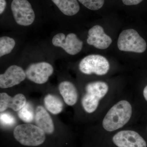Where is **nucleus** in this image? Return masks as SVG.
I'll return each mask as SVG.
<instances>
[{
  "mask_svg": "<svg viewBox=\"0 0 147 147\" xmlns=\"http://www.w3.org/2000/svg\"><path fill=\"white\" fill-rule=\"evenodd\" d=\"M10 140L11 147H57L43 130L31 123L16 125Z\"/></svg>",
  "mask_w": 147,
  "mask_h": 147,
  "instance_id": "f257e3e1",
  "label": "nucleus"
},
{
  "mask_svg": "<svg viewBox=\"0 0 147 147\" xmlns=\"http://www.w3.org/2000/svg\"><path fill=\"white\" fill-rule=\"evenodd\" d=\"M132 115L131 104L125 100H121L113 106L102 121V127L106 131L112 132L124 126Z\"/></svg>",
  "mask_w": 147,
  "mask_h": 147,
  "instance_id": "f03ea898",
  "label": "nucleus"
},
{
  "mask_svg": "<svg viewBox=\"0 0 147 147\" xmlns=\"http://www.w3.org/2000/svg\"><path fill=\"white\" fill-rule=\"evenodd\" d=\"M108 84L102 82L89 83L85 88L86 93L82 99V107L87 113L90 114L97 109L99 102L107 94Z\"/></svg>",
  "mask_w": 147,
  "mask_h": 147,
  "instance_id": "7ed1b4c3",
  "label": "nucleus"
},
{
  "mask_svg": "<svg viewBox=\"0 0 147 147\" xmlns=\"http://www.w3.org/2000/svg\"><path fill=\"white\" fill-rule=\"evenodd\" d=\"M119 50L125 52L142 53L146 51L145 40L134 29L124 30L121 33L117 41Z\"/></svg>",
  "mask_w": 147,
  "mask_h": 147,
  "instance_id": "20e7f679",
  "label": "nucleus"
},
{
  "mask_svg": "<svg viewBox=\"0 0 147 147\" xmlns=\"http://www.w3.org/2000/svg\"><path fill=\"white\" fill-rule=\"evenodd\" d=\"M79 69L85 74H95L98 76H102L108 73L110 69V64L103 56L89 55L82 59L79 64Z\"/></svg>",
  "mask_w": 147,
  "mask_h": 147,
  "instance_id": "39448f33",
  "label": "nucleus"
},
{
  "mask_svg": "<svg viewBox=\"0 0 147 147\" xmlns=\"http://www.w3.org/2000/svg\"><path fill=\"white\" fill-rule=\"evenodd\" d=\"M11 9L17 24L22 26L31 25L35 16L30 3L27 0H13Z\"/></svg>",
  "mask_w": 147,
  "mask_h": 147,
  "instance_id": "423d86ee",
  "label": "nucleus"
},
{
  "mask_svg": "<svg viewBox=\"0 0 147 147\" xmlns=\"http://www.w3.org/2000/svg\"><path fill=\"white\" fill-rule=\"evenodd\" d=\"M115 147H147L146 140L137 131L131 130L119 131L112 137Z\"/></svg>",
  "mask_w": 147,
  "mask_h": 147,
  "instance_id": "0eeeda50",
  "label": "nucleus"
},
{
  "mask_svg": "<svg viewBox=\"0 0 147 147\" xmlns=\"http://www.w3.org/2000/svg\"><path fill=\"white\" fill-rule=\"evenodd\" d=\"M26 78L36 84H45L54 72L53 66L45 62L32 63L26 69Z\"/></svg>",
  "mask_w": 147,
  "mask_h": 147,
  "instance_id": "6e6552de",
  "label": "nucleus"
},
{
  "mask_svg": "<svg viewBox=\"0 0 147 147\" xmlns=\"http://www.w3.org/2000/svg\"><path fill=\"white\" fill-rule=\"evenodd\" d=\"M53 45L61 47L67 53L71 55H76L82 50L83 42L74 33L69 34L66 37L63 33H59L53 37Z\"/></svg>",
  "mask_w": 147,
  "mask_h": 147,
  "instance_id": "1a4fd4ad",
  "label": "nucleus"
},
{
  "mask_svg": "<svg viewBox=\"0 0 147 147\" xmlns=\"http://www.w3.org/2000/svg\"><path fill=\"white\" fill-rule=\"evenodd\" d=\"M26 78L24 69L16 65L10 66L4 73L0 75V88H9L21 84Z\"/></svg>",
  "mask_w": 147,
  "mask_h": 147,
  "instance_id": "9d476101",
  "label": "nucleus"
},
{
  "mask_svg": "<svg viewBox=\"0 0 147 147\" xmlns=\"http://www.w3.org/2000/svg\"><path fill=\"white\" fill-rule=\"evenodd\" d=\"M87 42L89 45H93L97 49L103 50L110 46L112 40L105 33L101 26L96 25L89 30Z\"/></svg>",
  "mask_w": 147,
  "mask_h": 147,
  "instance_id": "9b49d317",
  "label": "nucleus"
},
{
  "mask_svg": "<svg viewBox=\"0 0 147 147\" xmlns=\"http://www.w3.org/2000/svg\"><path fill=\"white\" fill-rule=\"evenodd\" d=\"M26 96L23 94L18 93L11 96L6 92L0 93V112H4L8 108L14 112H18L27 103Z\"/></svg>",
  "mask_w": 147,
  "mask_h": 147,
  "instance_id": "f8f14e48",
  "label": "nucleus"
},
{
  "mask_svg": "<svg viewBox=\"0 0 147 147\" xmlns=\"http://www.w3.org/2000/svg\"><path fill=\"white\" fill-rule=\"evenodd\" d=\"M60 94L64 102L68 106L75 105L78 99V93L76 87L69 81L61 82L58 86Z\"/></svg>",
  "mask_w": 147,
  "mask_h": 147,
  "instance_id": "ddd939ff",
  "label": "nucleus"
},
{
  "mask_svg": "<svg viewBox=\"0 0 147 147\" xmlns=\"http://www.w3.org/2000/svg\"><path fill=\"white\" fill-rule=\"evenodd\" d=\"M43 103L45 109L53 115H59L63 111V102L55 95L47 94L43 98Z\"/></svg>",
  "mask_w": 147,
  "mask_h": 147,
  "instance_id": "4468645a",
  "label": "nucleus"
},
{
  "mask_svg": "<svg viewBox=\"0 0 147 147\" xmlns=\"http://www.w3.org/2000/svg\"><path fill=\"white\" fill-rule=\"evenodd\" d=\"M60 10L65 15L73 16L80 9L77 0H52Z\"/></svg>",
  "mask_w": 147,
  "mask_h": 147,
  "instance_id": "2eb2a0df",
  "label": "nucleus"
},
{
  "mask_svg": "<svg viewBox=\"0 0 147 147\" xmlns=\"http://www.w3.org/2000/svg\"><path fill=\"white\" fill-rule=\"evenodd\" d=\"M15 41L13 38L8 36L0 38V57L7 55L11 52L15 46Z\"/></svg>",
  "mask_w": 147,
  "mask_h": 147,
  "instance_id": "dca6fc26",
  "label": "nucleus"
},
{
  "mask_svg": "<svg viewBox=\"0 0 147 147\" xmlns=\"http://www.w3.org/2000/svg\"><path fill=\"white\" fill-rule=\"evenodd\" d=\"M35 112L28 102L18 112V118L26 123H30L34 119Z\"/></svg>",
  "mask_w": 147,
  "mask_h": 147,
  "instance_id": "f3484780",
  "label": "nucleus"
},
{
  "mask_svg": "<svg viewBox=\"0 0 147 147\" xmlns=\"http://www.w3.org/2000/svg\"><path fill=\"white\" fill-rule=\"evenodd\" d=\"M79 2L87 8L92 10H97L102 7L104 0H78Z\"/></svg>",
  "mask_w": 147,
  "mask_h": 147,
  "instance_id": "a211bd4d",
  "label": "nucleus"
},
{
  "mask_svg": "<svg viewBox=\"0 0 147 147\" xmlns=\"http://www.w3.org/2000/svg\"><path fill=\"white\" fill-rule=\"evenodd\" d=\"M0 121L1 124L4 126H12L16 122V120L13 116L7 113H1Z\"/></svg>",
  "mask_w": 147,
  "mask_h": 147,
  "instance_id": "6ab92c4d",
  "label": "nucleus"
},
{
  "mask_svg": "<svg viewBox=\"0 0 147 147\" xmlns=\"http://www.w3.org/2000/svg\"><path fill=\"white\" fill-rule=\"evenodd\" d=\"M143 0H122L124 4L126 5H134L139 4Z\"/></svg>",
  "mask_w": 147,
  "mask_h": 147,
  "instance_id": "aec40b11",
  "label": "nucleus"
},
{
  "mask_svg": "<svg viewBox=\"0 0 147 147\" xmlns=\"http://www.w3.org/2000/svg\"><path fill=\"white\" fill-rule=\"evenodd\" d=\"M6 5V2L5 0H0V14H1L4 11Z\"/></svg>",
  "mask_w": 147,
  "mask_h": 147,
  "instance_id": "412c9836",
  "label": "nucleus"
},
{
  "mask_svg": "<svg viewBox=\"0 0 147 147\" xmlns=\"http://www.w3.org/2000/svg\"><path fill=\"white\" fill-rule=\"evenodd\" d=\"M143 94H144L145 99L147 101V86H146L144 89V91H143Z\"/></svg>",
  "mask_w": 147,
  "mask_h": 147,
  "instance_id": "4be33fe9",
  "label": "nucleus"
},
{
  "mask_svg": "<svg viewBox=\"0 0 147 147\" xmlns=\"http://www.w3.org/2000/svg\"></svg>",
  "mask_w": 147,
  "mask_h": 147,
  "instance_id": "5701e85b",
  "label": "nucleus"
}]
</instances>
